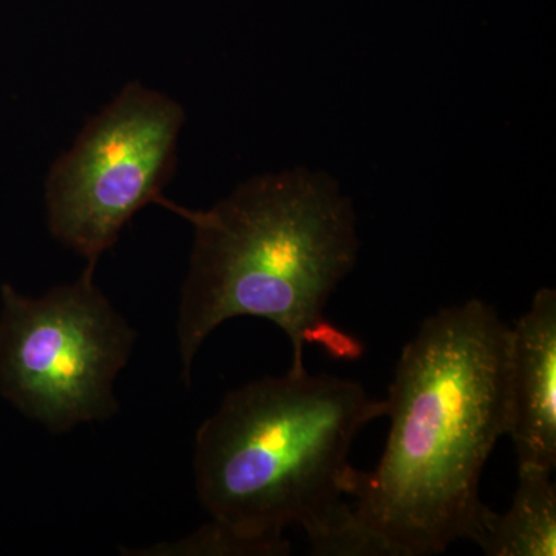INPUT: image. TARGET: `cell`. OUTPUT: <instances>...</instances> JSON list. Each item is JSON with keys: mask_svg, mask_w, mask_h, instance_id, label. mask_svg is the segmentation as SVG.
Returning <instances> with one entry per match:
<instances>
[{"mask_svg": "<svg viewBox=\"0 0 556 556\" xmlns=\"http://www.w3.org/2000/svg\"><path fill=\"white\" fill-rule=\"evenodd\" d=\"M508 329L479 299L426 318L388 390L391 427L372 471L354 468L348 497L388 556L479 543L495 511L482 470L508 427Z\"/></svg>", "mask_w": 556, "mask_h": 556, "instance_id": "cell-1", "label": "cell"}, {"mask_svg": "<svg viewBox=\"0 0 556 556\" xmlns=\"http://www.w3.org/2000/svg\"><path fill=\"white\" fill-rule=\"evenodd\" d=\"M387 416L354 380L306 369L230 391L197 431V493L212 521L263 556L291 552L285 530H305L314 555L386 556L346 503L358 431Z\"/></svg>", "mask_w": 556, "mask_h": 556, "instance_id": "cell-2", "label": "cell"}, {"mask_svg": "<svg viewBox=\"0 0 556 556\" xmlns=\"http://www.w3.org/2000/svg\"><path fill=\"white\" fill-rule=\"evenodd\" d=\"M195 230L179 300L181 379L208 336L233 317L273 321L292 345V371L303 350L357 361L361 340L325 316L332 292L354 269L361 239L353 201L327 172L295 167L258 175L211 208L192 211L160 200Z\"/></svg>", "mask_w": 556, "mask_h": 556, "instance_id": "cell-3", "label": "cell"}, {"mask_svg": "<svg viewBox=\"0 0 556 556\" xmlns=\"http://www.w3.org/2000/svg\"><path fill=\"white\" fill-rule=\"evenodd\" d=\"M94 268L42 298L0 288V396L51 433L118 413L115 380L137 332L94 283Z\"/></svg>", "mask_w": 556, "mask_h": 556, "instance_id": "cell-4", "label": "cell"}, {"mask_svg": "<svg viewBox=\"0 0 556 556\" xmlns=\"http://www.w3.org/2000/svg\"><path fill=\"white\" fill-rule=\"evenodd\" d=\"M185 119V110L167 94L139 83L124 87L51 166V236L97 268L139 208L163 199Z\"/></svg>", "mask_w": 556, "mask_h": 556, "instance_id": "cell-5", "label": "cell"}, {"mask_svg": "<svg viewBox=\"0 0 556 556\" xmlns=\"http://www.w3.org/2000/svg\"><path fill=\"white\" fill-rule=\"evenodd\" d=\"M507 434L518 467H556V291L541 288L508 329Z\"/></svg>", "mask_w": 556, "mask_h": 556, "instance_id": "cell-6", "label": "cell"}, {"mask_svg": "<svg viewBox=\"0 0 556 556\" xmlns=\"http://www.w3.org/2000/svg\"><path fill=\"white\" fill-rule=\"evenodd\" d=\"M518 489L506 514L493 515L478 546L489 556L556 555L554 470L518 467Z\"/></svg>", "mask_w": 556, "mask_h": 556, "instance_id": "cell-7", "label": "cell"}]
</instances>
